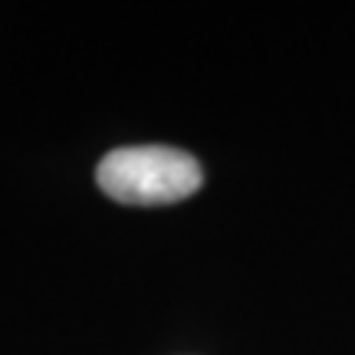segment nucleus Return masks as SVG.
Returning a JSON list of instances; mask_svg holds the SVG:
<instances>
[{
    "label": "nucleus",
    "instance_id": "nucleus-1",
    "mask_svg": "<svg viewBox=\"0 0 355 355\" xmlns=\"http://www.w3.org/2000/svg\"><path fill=\"white\" fill-rule=\"evenodd\" d=\"M99 188L122 204H171L184 201L204 184L198 158L168 145L115 148L96 168Z\"/></svg>",
    "mask_w": 355,
    "mask_h": 355
}]
</instances>
